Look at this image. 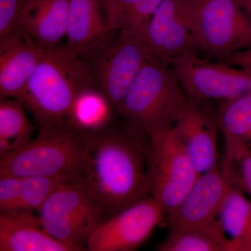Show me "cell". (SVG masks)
<instances>
[{
  "label": "cell",
  "mask_w": 251,
  "mask_h": 251,
  "mask_svg": "<svg viewBox=\"0 0 251 251\" xmlns=\"http://www.w3.org/2000/svg\"><path fill=\"white\" fill-rule=\"evenodd\" d=\"M150 138L126 124L87 135V163L79 180L108 216L150 196Z\"/></svg>",
  "instance_id": "cell-1"
},
{
  "label": "cell",
  "mask_w": 251,
  "mask_h": 251,
  "mask_svg": "<svg viewBox=\"0 0 251 251\" xmlns=\"http://www.w3.org/2000/svg\"><path fill=\"white\" fill-rule=\"evenodd\" d=\"M92 69L66 44L46 49L19 100L39 128L67 120L79 92L94 86Z\"/></svg>",
  "instance_id": "cell-2"
},
{
  "label": "cell",
  "mask_w": 251,
  "mask_h": 251,
  "mask_svg": "<svg viewBox=\"0 0 251 251\" xmlns=\"http://www.w3.org/2000/svg\"><path fill=\"white\" fill-rule=\"evenodd\" d=\"M87 135L68 120L39 128L22 148L0 158V175L79 181L87 163Z\"/></svg>",
  "instance_id": "cell-3"
},
{
  "label": "cell",
  "mask_w": 251,
  "mask_h": 251,
  "mask_svg": "<svg viewBox=\"0 0 251 251\" xmlns=\"http://www.w3.org/2000/svg\"><path fill=\"white\" fill-rule=\"evenodd\" d=\"M187 99L170 64L155 58L140 71L116 112L150 138L174 126Z\"/></svg>",
  "instance_id": "cell-4"
},
{
  "label": "cell",
  "mask_w": 251,
  "mask_h": 251,
  "mask_svg": "<svg viewBox=\"0 0 251 251\" xmlns=\"http://www.w3.org/2000/svg\"><path fill=\"white\" fill-rule=\"evenodd\" d=\"M198 51L217 61L251 48V19L237 0H183Z\"/></svg>",
  "instance_id": "cell-5"
},
{
  "label": "cell",
  "mask_w": 251,
  "mask_h": 251,
  "mask_svg": "<svg viewBox=\"0 0 251 251\" xmlns=\"http://www.w3.org/2000/svg\"><path fill=\"white\" fill-rule=\"evenodd\" d=\"M46 231L56 240L87 251L94 229L108 217L80 181H67L57 188L38 211Z\"/></svg>",
  "instance_id": "cell-6"
},
{
  "label": "cell",
  "mask_w": 251,
  "mask_h": 251,
  "mask_svg": "<svg viewBox=\"0 0 251 251\" xmlns=\"http://www.w3.org/2000/svg\"><path fill=\"white\" fill-rule=\"evenodd\" d=\"M199 175L174 126L150 137L148 156L150 196L167 215L179 205Z\"/></svg>",
  "instance_id": "cell-7"
},
{
  "label": "cell",
  "mask_w": 251,
  "mask_h": 251,
  "mask_svg": "<svg viewBox=\"0 0 251 251\" xmlns=\"http://www.w3.org/2000/svg\"><path fill=\"white\" fill-rule=\"evenodd\" d=\"M94 55L92 74L115 111L143 68L156 58L146 34L130 27L118 31Z\"/></svg>",
  "instance_id": "cell-8"
},
{
  "label": "cell",
  "mask_w": 251,
  "mask_h": 251,
  "mask_svg": "<svg viewBox=\"0 0 251 251\" xmlns=\"http://www.w3.org/2000/svg\"><path fill=\"white\" fill-rule=\"evenodd\" d=\"M169 64L188 98L196 103L229 101L251 94V69L211 62L197 52L175 57Z\"/></svg>",
  "instance_id": "cell-9"
},
{
  "label": "cell",
  "mask_w": 251,
  "mask_h": 251,
  "mask_svg": "<svg viewBox=\"0 0 251 251\" xmlns=\"http://www.w3.org/2000/svg\"><path fill=\"white\" fill-rule=\"evenodd\" d=\"M166 214L149 196L108 216L97 227L86 244L89 251H133L150 237Z\"/></svg>",
  "instance_id": "cell-10"
},
{
  "label": "cell",
  "mask_w": 251,
  "mask_h": 251,
  "mask_svg": "<svg viewBox=\"0 0 251 251\" xmlns=\"http://www.w3.org/2000/svg\"><path fill=\"white\" fill-rule=\"evenodd\" d=\"M187 99L184 110L174 126L185 150L200 175L221 164L217 114L213 116L203 107Z\"/></svg>",
  "instance_id": "cell-11"
},
{
  "label": "cell",
  "mask_w": 251,
  "mask_h": 251,
  "mask_svg": "<svg viewBox=\"0 0 251 251\" xmlns=\"http://www.w3.org/2000/svg\"><path fill=\"white\" fill-rule=\"evenodd\" d=\"M146 36L155 57L167 64L181 54L198 52L183 0H163L149 23Z\"/></svg>",
  "instance_id": "cell-12"
},
{
  "label": "cell",
  "mask_w": 251,
  "mask_h": 251,
  "mask_svg": "<svg viewBox=\"0 0 251 251\" xmlns=\"http://www.w3.org/2000/svg\"><path fill=\"white\" fill-rule=\"evenodd\" d=\"M229 186L220 166L200 175L179 205L168 214L170 229L218 221Z\"/></svg>",
  "instance_id": "cell-13"
},
{
  "label": "cell",
  "mask_w": 251,
  "mask_h": 251,
  "mask_svg": "<svg viewBox=\"0 0 251 251\" xmlns=\"http://www.w3.org/2000/svg\"><path fill=\"white\" fill-rule=\"evenodd\" d=\"M46 48L23 30L0 40V94L19 99Z\"/></svg>",
  "instance_id": "cell-14"
},
{
  "label": "cell",
  "mask_w": 251,
  "mask_h": 251,
  "mask_svg": "<svg viewBox=\"0 0 251 251\" xmlns=\"http://www.w3.org/2000/svg\"><path fill=\"white\" fill-rule=\"evenodd\" d=\"M99 0H70L66 45L82 58L92 56L112 39Z\"/></svg>",
  "instance_id": "cell-15"
},
{
  "label": "cell",
  "mask_w": 251,
  "mask_h": 251,
  "mask_svg": "<svg viewBox=\"0 0 251 251\" xmlns=\"http://www.w3.org/2000/svg\"><path fill=\"white\" fill-rule=\"evenodd\" d=\"M0 251H75L46 231L35 212L0 213Z\"/></svg>",
  "instance_id": "cell-16"
},
{
  "label": "cell",
  "mask_w": 251,
  "mask_h": 251,
  "mask_svg": "<svg viewBox=\"0 0 251 251\" xmlns=\"http://www.w3.org/2000/svg\"><path fill=\"white\" fill-rule=\"evenodd\" d=\"M70 0H27L21 18V30L46 49L66 37Z\"/></svg>",
  "instance_id": "cell-17"
},
{
  "label": "cell",
  "mask_w": 251,
  "mask_h": 251,
  "mask_svg": "<svg viewBox=\"0 0 251 251\" xmlns=\"http://www.w3.org/2000/svg\"><path fill=\"white\" fill-rule=\"evenodd\" d=\"M218 220L227 239V251H251V200L229 186Z\"/></svg>",
  "instance_id": "cell-18"
},
{
  "label": "cell",
  "mask_w": 251,
  "mask_h": 251,
  "mask_svg": "<svg viewBox=\"0 0 251 251\" xmlns=\"http://www.w3.org/2000/svg\"><path fill=\"white\" fill-rule=\"evenodd\" d=\"M113 105L106 96L95 86L79 92L73 102L67 120L77 129L89 135L112 125Z\"/></svg>",
  "instance_id": "cell-19"
},
{
  "label": "cell",
  "mask_w": 251,
  "mask_h": 251,
  "mask_svg": "<svg viewBox=\"0 0 251 251\" xmlns=\"http://www.w3.org/2000/svg\"><path fill=\"white\" fill-rule=\"evenodd\" d=\"M227 239L219 220L203 226L170 229L166 239L157 247L159 251H227Z\"/></svg>",
  "instance_id": "cell-20"
},
{
  "label": "cell",
  "mask_w": 251,
  "mask_h": 251,
  "mask_svg": "<svg viewBox=\"0 0 251 251\" xmlns=\"http://www.w3.org/2000/svg\"><path fill=\"white\" fill-rule=\"evenodd\" d=\"M18 99H0V158L22 148L32 138L33 126Z\"/></svg>",
  "instance_id": "cell-21"
},
{
  "label": "cell",
  "mask_w": 251,
  "mask_h": 251,
  "mask_svg": "<svg viewBox=\"0 0 251 251\" xmlns=\"http://www.w3.org/2000/svg\"><path fill=\"white\" fill-rule=\"evenodd\" d=\"M225 152L221 171L233 186L251 198V150L242 140L224 133Z\"/></svg>",
  "instance_id": "cell-22"
},
{
  "label": "cell",
  "mask_w": 251,
  "mask_h": 251,
  "mask_svg": "<svg viewBox=\"0 0 251 251\" xmlns=\"http://www.w3.org/2000/svg\"><path fill=\"white\" fill-rule=\"evenodd\" d=\"M217 117L221 131L242 140L251 150V94L220 102Z\"/></svg>",
  "instance_id": "cell-23"
},
{
  "label": "cell",
  "mask_w": 251,
  "mask_h": 251,
  "mask_svg": "<svg viewBox=\"0 0 251 251\" xmlns=\"http://www.w3.org/2000/svg\"><path fill=\"white\" fill-rule=\"evenodd\" d=\"M67 181H72L49 176H21L18 211L38 213L52 193Z\"/></svg>",
  "instance_id": "cell-24"
},
{
  "label": "cell",
  "mask_w": 251,
  "mask_h": 251,
  "mask_svg": "<svg viewBox=\"0 0 251 251\" xmlns=\"http://www.w3.org/2000/svg\"><path fill=\"white\" fill-rule=\"evenodd\" d=\"M27 1L0 0V40L21 30V14Z\"/></svg>",
  "instance_id": "cell-25"
},
{
  "label": "cell",
  "mask_w": 251,
  "mask_h": 251,
  "mask_svg": "<svg viewBox=\"0 0 251 251\" xmlns=\"http://www.w3.org/2000/svg\"><path fill=\"white\" fill-rule=\"evenodd\" d=\"M109 29L113 32L125 27L127 17L135 0H99Z\"/></svg>",
  "instance_id": "cell-26"
},
{
  "label": "cell",
  "mask_w": 251,
  "mask_h": 251,
  "mask_svg": "<svg viewBox=\"0 0 251 251\" xmlns=\"http://www.w3.org/2000/svg\"><path fill=\"white\" fill-rule=\"evenodd\" d=\"M163 1L135 0L127 17L125 27L132 28L146 34L150 20Z\"/></svg>",
  "instance_id": "cell-27"
},
{
  "label": "cell",
  "mask_w": 251,
  "mask_h": 251,
  "mask_svg": "<svg viewBox=\"0 0 251 251\" xmlns=\"http://www.w3.org/2000/svg\"><path fill=\"white\" fill-rule=\"evenodd\" d=\"M21 176L0 175V213L18 211Z\"/></svg>",
  "instance_id": "cell-28"
},
{
  "label": "cell",
  "mask_w": 251,
  "mask_h": 251,
  "mask_svg": "<svg viewBox=\"0 0 251 251\" xmlns=\"http://www.w3.org/2000/svg\"><path fill=\"white\" fill-rule=\"evenodd\" d=\"M221 62L227 63L237 67L251 69V48L236 52Z\"/></svg>",
  "instance_id": "cell-29"
},
{
  "label": "cell",
  "mask_w": 251,
  "mask_h": 251,
  "mask_svg": "<svg viewBox=\"0 0 251 251\" xmlns=\"http://www.w3.org/2000/svg\"><path fill=\"white\" fill-rule=\"evenodd\" d=\"M239 6L243 11L250 17L251 19V0H237Z\"/></svg>",
  "instance_id": "cell-30"
}]
</instances>
